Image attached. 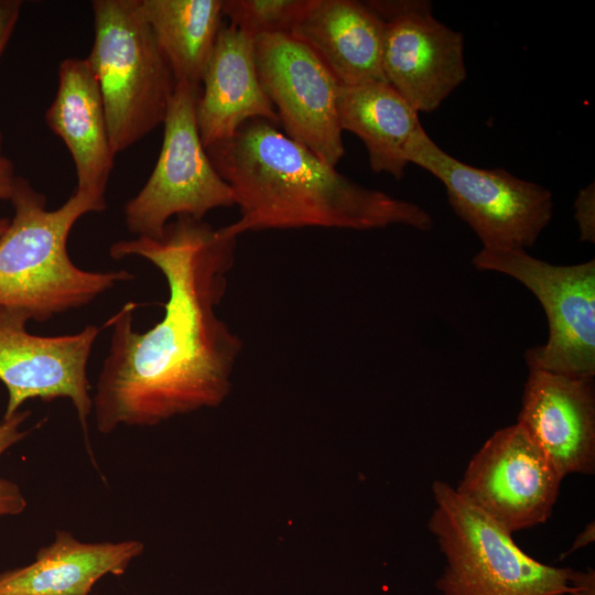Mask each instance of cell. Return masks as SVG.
I'll use <instances>...</instances> for the list:
<instances>
[{
	"instance_id": "7402d4cb",
	"label": "cell",
	"mask_w": 595,
	"mask_h": 595,
	"mask_svg": "<svg viewBox=\"0 0 595 595\" xmlns=\"http://www.w3.org/2000/svg\"><path fill=\"white\" fill-rule=\"evenodd\" d=\"M574 217L582 241H595V188L594 182L581 188L574 201Z\"/></svg>"
},
{
	"instance_id": "5b68a950",
	"label": "cell",
	"mask_w": 595,
	"mask_h": 595,
	"mask_svg": "<svg viewBox=\"0 0 595 595\" xmlns=\"http://www.w3.org/2000/svg\"><path fill=\"white\" fill-rule=\"evenodd\" d=\"M429 530L446 565L441 595H570L575 571L543 564L523 552L512 534L462 498L450 484H432Z\"/></svg>"
},
{
	"instance_id": "4316f807",
	"label": "cell",
	"mask_w": 595,
	"mask_h": 595,
	"mask_svg": "<svg viewBox=\"0 0 595 595\" xmlns=\"http://www.w3.org/2000/svg\"><path fill=\"white\" fill-rule=\"evenodd\" d=\"M9 224H10V219H8V218H0V237H1L2 234L7 230Z\"/></svg>"
},
{
	"instance_id": "9c48e42d",
	"label": "cell",
	"mask_w": 595,
	"mask_h": 595,
	"mask_svg": "<svg viewBox=\"0 0 595 595\" xmlns=\"http://www.w3.org/2000/svg\"><path fill=\"white\" fill-rule=\"evenodd\" d=\"M563 477L527 431H496L468 462L455 490L509 533L544 523Z\"/></svg>"
},
{
	"instance_id": "7c38bea8",
	"label": "cell",
	"mask_w": 595,
	"mask_h": 595,
	"mask_svg": "<svg viewBox=\"0 0 595 595\" xmlns=\"http://www.w3.org/2000/svg\"><path fill=\"white\" fill-rule=\"evenodd\" d=\"M29 320L22 310L0 306V381L8 390L3 418L12 416L29 399L68 398L88 445L93 398L87 364L100 329L89 324L76 334L39 336L28 332Z\"/></svg>"
},
{
	"instance_id": "ba28073f",
	"label": "cell",
	"mask_w": 595,
	"mask_h": 595,
	"mask_svg": "<svg viewBox=\"0 0 595 595\" xmlns=\"http://www.w3.org/2000/svg\"><path fill=\"white\" fill-rule=\"evenodd\" d=\"M478 270L509 275L530 290L549 325L544 344L528 348L529 369L595 376V260L555 266L524 249L483 248L472 259Z\"/></svg>"
},
{
	"instance_id": "277c9868",
	"label": "cell",
	"mask_w": 595,
	"mask_h": 595,
	"mask_svg": "<svg viewBox=\"0 0 595 595\" xmlns=\"http://www.w3.org/2000/svg\"><path fill=\"white\" fill-rule=\"evenodd\" d=\"M87 61L101 93L109 139L121 152L163 125L176 80L140 0H95Z\"/></svg>"
},
{
	"instance_id": "ac0fdd59",
	"label": "cell",
	"mask_w": 595,
	"mask_h": 595,
	"mask_svg": "<svg viewBox=\"0 0 595 595\" xmlns=\"http://www.w3.org/2000/svg\"><path fill=\"white\" fill-rule=\"evenodd\" d=\"M337 112L342 130L365 144L370 169L402 178L410 164L407 144L421 126L419 112L387 82L339 86Z\"/></svg>"
},
{
	"instance_id": "d6986e66",
	"label": "cell",
	"mask_w": 595,
	"mask_h": 595,
	"mask_svg": "<svg viewBox=\"0 0 595 595\" xmlns=\"http://www.w3.org/2000/svg\"><path fill=\"white\" fill-rule=\"evenodd\" d=\"M140 8L177 82L201 86L221 29V0H140Z\"/></svg>"
},
{
	"instance_id": "44dd1931",
	"label": "cell",
	"mask_w": 595,
	"mask_h": 595,
	"mask_svg": "<svg viewBox=\"0 0 595 595\" xmlns=\"http://www.w3.org/2000/svg\"><path fill=\"white\" fill-rule=\"evenodd\" d=\"M30 415V410H19L10 418H2L0 421V456L30 433L31 430L22 428ZM26 505L21 488L14 482L0 476V517L20 515L25 510Z\"/></svg>"
},
{
	"instance_id": "e0dca14e",
	"label": "cell",
	"mask_w": 595,
	"mask_h": 595,
	"mask_svg": "<svg viewBox=\"0 0 595 595\" xmlns=\"http://www.w3.org/2000/svg\"><path fill=\"white\" fill-rule=\"evenodd\" d=\"M143 551L137 540L82 542L57 530L29 565L0 573V595H88L105 575H120Z\"/></svg>"
},
{
	"instance_id": "5bb4252c",
	"label": "cell",
	"mask_w": 595,
	"mask_h": 595,
	"mask_svg": "<svg viewBox=\"0 0 595 595\" xmlns=\"http://www.w3.org/2000/svg\"><path fill=\"white\" fill-rule=\"evenodd\" d=\"M253 41L231 25L221 26L217 35L195 110L205 149L231 138L252 118L279 125L258 77Z\"/></svg>"
},
{
	"instance_id": "2e32d148",
	"label": "cell",
	"mask_w": 595,
	"mask_h": 595,
	"mask_svg": "<svg viewBox=\"0 0 595 595\" xmlns=\"http://www.w3.org/2000/svg\"><path fill=\"white\" fill-rule=\"evenodd\" d=\"M385 21L366 2L316 0L291 32L327 67L340 86L386 82Z\"/></svg>"
},
{
	"instance_id": "8fae6325",
	"label": "cell",
	"mask_w": 595,
	"mask_h": 595,
	"mask_svg": "<svg viewBox=\"0 0 595 595\" xmlns=\"http://www.w3.org/2000/svg\"><path fill=\"white\" fill-rule=\"evenodd\" d=\"M366 4L385 21L382 73L418 112H432L466 78L464 37L436 20L425 0Z\"/></svg>"
},
{
	"instance_id": "7a4b0ae2",
	"label": "cell",
	"mask_w": 595,
	"mask_h": 595,
	"mask_svg": "<svg viewBox=\"0 0 595 595\" xmlns=\"http://www.w3.org/2000/svg\"><path fill=\"white\" fill-rule=\"evenodd\" d=\"M206 151L239 207L240 217L224 227L236 237L305 227H433L432 216L420 205L346 177L266 119L247 120L231 138Z\"/></svg>"
},
{
	"instance_id": "30bf717a",
	"label": "cell",
	"mask_w": 595,
	"mask_h": 595,
	"mask_svg": "<svg viewBox=\"0 0 595 595\" xmlns=\"http://www.w3.org/2000/svg\"><path fill=\"white\" fill-rule=\"evenodd\" d=\"M253 51L261 87L285 136L335 166L345 154L337 112L338 82L291 34L256 36Z\"/></svg>"
},
{
	"instance_id": "603a6c76",
	"label": "cell",
	"mask_w": 595,
	"mask_h": 595,
	"mask_svg": "<svg viewBox=\"0 0 595 595\" xmlns=\"http://www.w3.org/2000/svg\"><path fill=\"white\" fill-rule=\"evenodd\" d=\"M21 8L20 0H0V56L13 34Z\"/></svg>"
},
{
	"instance_id": "cb8c5ba5",
	"label": "cell",
	"mask_w": 595,
	"mask_h": 595,
	"mask_svg": "<svg viewBox=\"0 0 595 595\" xmlns=\"http://www.w3.org/2000/svg\"><path fill=\"white\" fill-rule=\"evenodd\" d=\"M18 176L13 163L2 152V134L0 132V199L10 201Z\"/></svg>"
},
{
	"instance_id": "6da1fadb",
	"label": "cell",
	"mask_w": 595,
	"mask_h": 595,
	"mask_svg": "<svg viewBox=\"0 0 595 595\" xmlns=\"http://www.w3.org/2000/svg\"><path fill=\"white\" fill-rule=\"evenodd\" d=\"M236 240L224 227L177 216L156 239L110 246L115 260L138 256L153 263L169 298L162 320L143 333L133 329L132 303L110 318V346L93 397L100 433L153 426L227 397L242 342L216 309L235 264Z\"/></svg>"
},
{
	"instance_id": "52a82bcc",
	"label": "cell",
	"mask_w": 595,
	"mask_h": 595,
	"mask_svg": "<svg viewBox=\"0 0 595 595\" xmlns=\"http://www.w3.org/2000/svg\"><path fill=\"white\" fill-rule=\"evenodd\" d=\"M201 86L177 82L163 122L156 164L141 191L125 206L127 228L138 237H161L171 217L195 219L235 205L229 185L214 167L196 123Z\"/></svg>"
},
{
	"instance_id": "4fadbf2b",
	"label": "cell",
	"mask_w": 595,
	"mask_h": 595,
	"mask_svg": "<svg viewBox=\"0 0 595 595\" xmlns=\"http://www.w3.org/2000/svg\"><path fill=\"white\" fill-rule=\"evenodd\" d=\"M517 423L563 478L594 474V377L529 369Z\"/></svg>"
},
{
	"instance_id": "8992f818",
	"label": "cell",
	"mask_w": 595,
	"mask_h": 595,
	"mask_svg": "<svg viewBox=\"0 0 595 595\" xmlns=\"http://www.w3.org/2000/svg\"><path fill=\"white\" fill-rule=\"evenodd\" d=\"M404 155L444 185L447 201L489 249H527L537 242L553 214L552 193L502 167L479 169L440 148L422 125Z\"/></svg>"
},
{
	"instance_id": "484cf974",
	"label": "cell",
	"mask_w": 595,
	"mask_h": 595,
	"mask_svg": "<svg viewBox=\"0 0 595 595\" xmlns=\"http://www.w3.org/2000/svg\"><path fill=\"white\" fill-rule=\"evenodd\" d=\"M594 539H595V526H594V521H592L578 533L572 547L565 552V554L561 556V559H563L565 555H569L581 548H584L593 543Z\"/></svg>"
},
{
	"instance_id": "9a60e30c",
	"label": "cell",
	"mask_w": 595,
	"mask_h": 595,
	"mask_svg": "<svg viewBox=\"0 0 595 595\" xmlns=\"http://www.w3.org/2000/svg\"><path fill=\"white\" fill-rule=\"evenodd\" d=\"M45 121L72 155L76 190L105 197L116 153L99 85L87 58L67 57L61 62L56 95Z\"/></svg>"
},
{
	"instance_id": "ffe728a7",
	"label": "cell",
	"mask_w": 595,
	"mask_h": 595,
	"mask_svg": "<svg viewBox=\"0 0 595 595\" xmlns=\"http://www.w3.org/2000/svg\"><path fill=\"white\" fill-rule=\"evenodd\" d=\"M316 0H226L223 15L229 25L256 37L266 34H291Z\"/></svg>"
},
{
	"instance_id": "3957f363",
	"label": "cell",
	"mask_w": 595,
	"mask_h": 595,
	"mask_svg": "<svg viewBox=\"0 0 595 595\" xmlns=\"http://www.w3.org/2000/svg\"><path fill=\"white\" fill-rule=\"evenodd\" d=\"M10 202L14 214L0 237V306L22 310L43 323L133 279L126 270L80 269L68 255L72 228L82 216L102 212L105 197L76 190L48 210L45 196L18 176Z\"/></svg>"
},
{
	"instance_id": "d4e9b609",
	"label": "cell",
	"mask_w": 595,
	"mask_h": 595,
	"mask_svg": "<svg viewBox=\"0 0 595 595\" xmlns=\"http://www.w3.org/2000/svg\"><path fill=\"white\" fill-rule=\"evenodd\" d=\"M573 592L570 595H594L595 594V573L593 570L587 572L575 571L573 578Z\"/></svg>"
}]
</instances>
